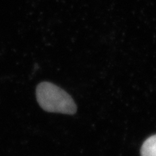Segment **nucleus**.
<instances>
[{
    "mask_svg": "<svg viewBox=\"0 0 156 156\" xmlns=\"http://www.w3.org/2000/svg\"><path fill=\"white\" fill-rule=\"evenodd\" d=\"M39 105L49 113L74 115L77 107L72 98L66 91L50 82H42L36 89Z\"/></svg>",
    "mask_w": 156,
    "mask_h": 156,
    "instance_id": "f257e3e1",
    "label": "nucleus"
},
{
    "mask_svg": "<svg viewBox=\"0 0 156 156\" xmlns=\"http://www.w3.org/2000/svg\"><path fill=\"white\" fill-rule=\"evenodd\" d=\"M141 156H156V135L146 139L140 150Z\"/></svg>",
    "mask_w": 156,
    "mask_h": 156,
    "instance_id": "f03ea898",
    "label": "nucleus"
}]
</instances>
